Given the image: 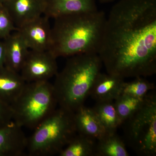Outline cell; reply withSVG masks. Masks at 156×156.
<instances>
[{
  "label": "cell",
  "instance_id": "obj_1",
  "mask_svg": "<svg viewBox=\"0 0 156 156\" xmlns=\"http://www.w3.org/2000/svg\"><path fill=\"white\" fill-rule=\"evenodd\" d=\"M107 73L126 78L156 73V0H120L107 17L98 51Z\"/></svg>",
  "mask_w": 156,
  "mask_h": 156
},
{
  "label": "cell",
  "instance_id": "obj_2",
  "mask_svg": "<svg viewBox=\"0 0 156 156\" xmlns=\"http://www.w3.org/2000/svg\"><path fill=\"white\" fill-rule=\"evenodd\" d=\"M106 19L104 12L98 10L56 17L51 30L50 52L57 58L98 54Z\"/></svg>",
  "mask_w": 156,
  "mask_h": 156
},
{
  "label": "cell",
  "instance_id": "obj_3",
  "mask_svg": "<svg viewBox=\"0 0 156 156\" xmlns=\"http://www.w3.org/2000/svg\"><path fill=\"white\" fill-rule=\"evenodd\" d=\"M102 65L97 53L69 57L53 84L59 107L74 112L84 105Z\"/></svg>",
  "mask_w": 156,
  "mask_h": 156
},
{
  "label": "cell",
  "instance_id": "obj_4",
  "mask_svg": "<svg viewBox=\"0 0 156 156\" xmlns=\"http://www.w3.org/2000/svg\"><path fill=\"white\" fill-rule=\"evenodd\" d=\"M74 113L59 107L43 121L27 137L29 155L58 154L77 134Z\"/></svg>",
  "mask_w": 156,
  "mask_h": 156
},
{
  "label": "cell",
  "instance_id": "obj_5",
  "mask_svg": "<svg viewBox=\"0 0 156 156\" xmlns=\"http://www.w3.org/2000/svg\"><path fill=\"white\" fill-rule=\"evenodd\" d=\"M53 84L47 81L26 83L11 105L13 122L21 128L34 130L57 108Z\"/></svg>",
  "mask_w": 156,
  "mask_h": 156
},
{
  "label": "cell",
  "instance_id": "obj_6",
  "mask_svg": "<svg viewBox=\"0 0 156 156\" xmlns=\"http://www.w3.org/2000/svg\"><path fill=\"white\" fill-rule=\"evenodd\" d=\"M151 92L142 106L122 123L124 141L139 156L156 155V95Z\"/></svg>",
  "mask_w": 156,
  "mask_h": 156
},
{
  "label": "cell",
  "instance_id": "obj_7",
  "mask_svg": "<svg viewBox=\"0 0 156 156\" xmlns=\"http://www.w3.org/2000/svg\"><path fill=\"white\" fill-rule=\"evenodd\" d=\"M56 58L50 51L30 50L20 73L26 83L49 81L58 73Z\"/></svg>",
  "mask_w": 156,
  "mask_h": 156
},
{
  "label": "cell",
  "instance_id": "obj_8",
  "mask_svg": "<svg viewBox=\"0 0 156 156\" xmlns=\"http://www.w3.org/2000/svg\"><path fill=\"white\" fill-rule=\"evenodd\" d=\"M49 19L41 16L17 29L29 49L35 51H50L52 44Z\"/></svg>",
  "mask_w": 156,
  "mask_h": 156
},
{
  "label": "cell",
  "instance_id": "obj_9",
  "mask_svg": "<svg viewBox=\"0 0 156 156\" xmlns=\"http://www.w3.org/2000/svg\"><path fill=\"white\" fill-rule=\"evenodd\" d=\"M17 29L44 14V0H7L2 4Z\"/></svg>",
  "mask_w": 156,
  "mask_h": 156
},
{
  "label": "cell",
  "instance_id": "obj_10",
  "mask_svg": "<svg viewBox=\"0 0 156 156\" xmlns=\"http://www.w3.org/2000/svg\"><path fill=\"white\" fill-rule=\"evenodd\" d=\"M27 137L14 122L0 128V156H20L26 151Z\"/></svg>",
  "mask_w": 156,
  "mask_h": 156
},
{
  "label": "cell",
  "instance_id": "obj_11",
  "mask_svg": "<svg viewBox=\"0 0 156 156\" xmlns=\"http://www.w3.org/2000/svg\"><path fill=\"white\" fill-rule=\"evenodd\" d=\"M44 15L48 18L98 10L95 0H44Z\"/></svg>",
  "mask_w": 156,
  "mask_h": 156
},
{
  "label": "cell",
  "instance_id": "obj_12",
  "mask_svg": "<svg viewBox=\"0 0 156 156\" xmlns=\"http://www.w3.org/2000/svg\"><path fill=\"white\" fill-rule=\"evenodd\" d=\"M16 31L3 41L5 50V66L20 73L30 49L22 36Z\"/></svg>",
  "mask_w": 156,
  "mask_h": 156
},
{
  "label": "cell",
  "instance_id": "obj_13",
  "mask_svg": "<svg viewBox=\"0 0 156 156\" xmlns=\"http://www.w3.org/2000/svg\"><path fill=\"white\" fill-rule=\"evenodd\" d=\"M77 133L98 140L107 134L94 111L85 105L74 113Z\"/></svg>",
  "mask_w": 156,
  "mask_h": 156
},
{
  "label": "cell",
  "instance_id": "obj_14",
  "mask_svg": "<svg viewBox=\"0 0 156 156\" xmlns=\"http://www.w3.org/2000/svg\"><path fill=\"white\" fill-rule=\"evenodd\" d=\"M124 80L119 76L101 72L95 80L89 96L96 102L114 101L121 94Z\"/></svg>",
  "mask_w": 156,
  "mask_h": 156
},
{
  "label": "cell",
  "instance_id": "obj_15",
  "mask_svg": "<svg viewBox=\"0 0 156 156\" xmlns=\"http://www.w3.org/2000/svg\"><path fill=\"white\" fill-rule=\"evenodd\" d=\"M26 83L20 73L5 66L0 68V100L11 105L19 96Z\"/></svg>",
  "mask_w": 156,
  "mask_h": 156
},
{
  "label": "cell",
  "instance_id": "obj_16",
  "mask_svg": "<svg viewBox=\"0 0 156 156\" xmlns=\"http://www.w3.org/2000/svg\"><path fill=\"white\" fill-rule=\"evenodd\" d=\"M92 108L106 133H116L122 123L117 113L114 101L96 102Z\"/></svg>",
  "mask_w": 156,
  "mask_h": 156
},
{
  "label": "cell",
  "instance_id": "obj_17",
  "mask_svg": "<svg viewBox=\"0 0 156 156\" xmlns=\"http://www.w3.org/2000/svg\"><path fill=\"white\" fill-rule=\"evenodd\" d=\"M126 143L116 132L107 134L96 141L95 156H129Z\"/></svg>",
  "mask_w": 156,
  "mask_h": 156
},
{
  "label": "cell",
  "instance_id": "obj_18",
  "mask_svg": "<svg viewBox=\"0 0 156 156\" xmlns=\"http://www.w3.org/2000/svg\"><path fill=\"white\" fill-rule=\"evenodd\" d=\"M97 140L77 134L58 154L59 156H95Z\"/></svg>",
  "mask_w": 156,
  "mask_h": 156
},
{
  "label": "cell",
  "instance_id": "obj_19",
  "mask_svg": "<svg viewBox=\"0 0 156 156\" xmlns=\"http://www.w3.org/2000/svg\"><path fill=\"white\" fill-rule=\"evenodd\" d=\"M145 98H140L121 94L115 99V107L122 124L142 106Z\"/></svg>",
  "mask_w": 156,
  "mask_h": 156
},
{
  "label": "cell",
  "instance_id": "obj_20",
  "mask_svg": "<svg viewBox=\"0 0 156 156\" xmlns=\"http://www.w3.org/2000/svg\"><path fill=\"white\" fill-rule=\"evenodd\" d=\"M135 78L134 80L131 82H124L121 89V94L143 98L154 89V85L143 77H136Z\"/></svg>",
  "mask_w": 156,
  "mask_h": 156
},
{
  "label": "cell",
  "instance_id": "obj_21",
  "mask_svg": "<svg viewBox=\"0 0 156 156\" xmlns=\"http://www.w3.org/2000/svg\"><path fill=\"white\" fill-rule=\"evenodd\" d=\"M17 30L9 12L2 4H0V39L4 40L12 31Z\"/></svg>",
  "mask_w": 156,
  "mask_h": 156
},
{
  "label": "cell",
  "instance_id": "obj_22",
  "mask_svg": "<svg viewBox=\"0 0 156 156\" xmlns=\"http://www.w3.org/2000/svg\"><path fill=\"white\" fill-rule=\"evenodd\" d=\"M13 122L11 106L0 100V128Z\"/></svg>",
  "mask_w": 156,
  "mask_h": 156
},
{
  "label": "cell",
  "instance_id": "obj_23",
  "mask_svg": "<svg viewBox=\"0 0 156 156\" xmlns=\"http://www.w3.org/2000/svg\"><path fill=\"white\" fill-rule=\"evenodd\" d=\"M5 50L3 41H0V68L5 66Z\"/></svg>",
  "mask_w": 156,
  "mask_h": 156
},
{
  "label": "cell",
  "instance_id": "obj_24",
  "mask_svg": "<svg viewBox=\"0 0 156 156\" xmlns=\"http://www.w3.org/2000/svg\"><path fill=\"white\" fill-rule=\"evenodd\" d=\"M101 3H105L110 2H112V1H114V0H98Z\"/></svg>",
  "mask_w": 156,
  "mask_h": 156
},
{
  "label": "cell",
  "instance_id": "obj_25",
  "mask_svg": "<svg viewBox=\"0 0 156 156\" xmlns=\"http://www.w3.org/2000/svg\"><path fill=\"white\" fill-rule=\"evenodd\" d=\"M7 0H0V4H3L6 2Z\"/></svg>",
  "mask_w": 156,
  "mask_h": 156
}]
</instances>
